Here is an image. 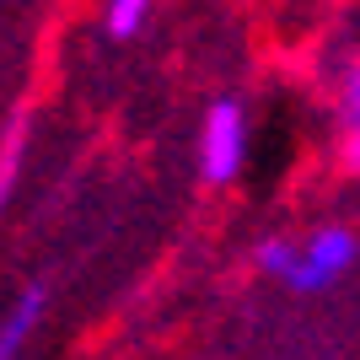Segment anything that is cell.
<instances>
[{"label": "cell", "instance_id": "1", "mask_svg": "<svg viewBox=\"0 0 360 360\" xmlns=\"http://www.w3.org/2000/svg\"><path fill=\"white\" fill-rule=\"evenodd\" d=\"M355 264V231L349 226H317L307 242H296L285 285L290 290H328L333 280H345V269Z\"/></svg>", "mask_w": 360, "mask_h": 360}, {"label": "cell", "instance_id": "2", "mask_svg": "<svg viewBox=\"0 0 360 360\" xmlns=\"http://www.w3.org/2000/svg\"><path fill=\"white\" fill-rule=\"evenodd\" d=\"M242 156H248V113L237 97H221L210 103L205 129H199V167L210 183H231L242 172Z\"/></svg>", "mask_w": 360, "mask_h": 360}, {"label": "cell", "instance_id": "3", "mask_svg": "<svg viewBox=\"0 0 360 360\" xmlns=\"http://www.w3.org/2000/svg\"><path fill=\"white\" fill-rule=\"evenodd\" d=\"M44 285H27L22 296H16V307H11V317L0 323V360H16L22 355V345L32 339V328H38V317H44Z\"/></svg>", "mask_w": 360, "mask_h": 360}, {"label": "cell", "instance_id": "4", "mask_svg": "<svg viewBox=\"0 0 360 360\" xmlns=\"http://www.w3.org/2000/svg\"><path fill=\"white\" fill-rule=\"evenodd\" d=\"M22 150H27V113H16L6 124V140H0V215H6V199H11L16 172H22Z\"/></svg>", "mask_w": 360, "mask_h": 360}, {"label": "cell", "instance_id": "5", "mask_svg": "<svg viewBox=\"0 0 360 360\" xmlns=\"http://www.w3.org/2000/svg\"><path fill=\"white\" fill-rule=\"evenodd\" d=\"M150 16V0H108V32L113 38H135Z\"/></svg>", "mask_w": 360, "mask_h": 360}, {"label": "cell", "instance_id": "6", "mask_svg": "<svg viewBox=\"0 0 360 360\" xmlns=\"http://www.w3.org/2000/svg\"><path fill=\"white\" fill-rule=\"evenodd\" d=\"M290 258H296V242H290V237H264L253 248V264L264 274H274V280H285V274H290Z\"/></svg>", "mask_w": 360, "mask_h": 360}]
</instances>
